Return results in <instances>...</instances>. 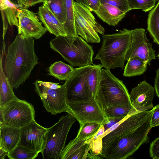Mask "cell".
Returning <instances> with one entry per match:
<instances>
[{"instance_id": "7bdbcfd3", "label": "cell", "mask_w": 159, "mask_h": 159, "mask_svg": "<svg viewBox=\"0 0 159 159\" xmlns=\"http://www.w3.org/2000/svg\"><path fill=\"white\" fill-rule=\"evenodd\" d=\"M157 56H158V57L159 58V53L158 54Z\"/></svg>"}, {"instance_id": "7c38bea8", "label": "cell", "mask_w": 159, "mask_h": 159, "mask_svg": "<svg viewBox=\"0 0 159 159\" xmlns=\"http://www.w3.org/2000/svg\"><path fill=\"white\" fill-rule=\"evenodd\" d=\"M132 40L126 55V60L137 56L139 57L148 65L156 58L155 51L152 44L148 39L145 30L136 28L131 30Z\"/></svg>"}, {"instance_id": "5b68a950", "label": "cell", "mask_w": 159, "mask_h": 159, "mask_svg": "<svg viewBox=\"0 0 159 159\" xmlns=\"http://www.w3.org/2000/svg\"><path fill=\"white\" fill-rule=\"evenodd\" d=\"M96 99L102 110L117 106L132 107L128 90L123 82L109 69L101 70Z\"/></svg>"}, {"instance_id": "ab89813d", "label": "cell", "mask_w": 159, "mask_h": 159, "mask_svg": "<svg viewBox=\"0 0 159 159\" xmlns=\"http://www.w3.org/2000/svg\"><path fill=\"white\" fill-rule=\"evenodd\" d=\"M1 12L3 25V32L2 34V39L3 41V40L4 39L5 35L6 34V32L8 28L7 23H8V22L7 21L6 17L5 16L4 12L2 11H1Z\"/></svg>"}, {"instance_id": "d6986e66", "label": "cell", "mask_w": 159, "mask_h": 159, "mask_svg": "<svg viewBox=\"0 0 159 159\" xmlns=\"http://www.w3.org/2000/svg\"><path fill=\"white\" fill-rule=\"evenodd\" d=\"M103 22L110 25L115 26L125 16L126 13L109 4H101L94 12Z\"/></svg>"}, {"instance_id": "f35d334b", "label": "cell", "mask_w": 159, "mask_h": 159, "mask_svg": "<svg viewBox=\"0 0 159 159\" xmlns=\"http://www.w3.org/2000/svg\"><path fill=\"white\" fill-rule=\"evenodd\" d=\"M108 118L109 122L103 125L104 128V131L108 129L113 125L123 120L114 118Z\"/></svg>"}, {"instance_id": "1f68e13d", "label": "cell", "mask_w": 159, "mask_h": 159, "mask_svg": "<svg viewBox=\"0 0 159 159\" xmlns=\"http://www.w3.org/2000/svg\"><path fill=\"white\" fill-rule=\"evenodd\" d=\"M158 0H127L130 10L140 9L145 12L151 10Z\"/></svg>"}, {"instance_id": "4fadbf2b", "label": "cell", "mask_w": 159, "mask_h": 159, "mask_svg": "<svg viewBox=\"0 0 159 159\" xmlns=\"http://www.w3.org/2000/svg\"><path fill=\"white\" fill-rule=\"evenodd\" d=\"M93 65L75 68L71 76L65 83L68 102L90 99L85 78Z\"/></svg>"}, {"instance_id": "52a82bcc", "label": "cell", "mask_w": 159, "mask_h": 159, "mask_svg": "<svg viewBox=\"0 0 159 159\" xmlns=\"http://www.w3.org/2000/svg\"><path fill=\"white\" fill-rule=\"evenodd\" d=\"M33 106L19 98L0 107V126L21 128L35 120Z\"/></svg>"}, {"instance_id": "d4e9b609", "label": "cell", "mask_w": 159, "mask_h": 159, "mask_svg": "<svg viewBox=\"0 0 159 159\" xmlns=\"http://www.w3.org/2000/svg\"><path fill=\"white\" fill-rule=\"evenodd\" d=\"M147 29L154 41L159 45V0L148 14Z\"/></svg>"}, {"instance_id": "ba28073f", "label": "cell", "mask_w": 159, "mask_h": 159, "mask_svg": "<svg viewBox=\"0 0 159 159\" xmlns=\"http://www.w3.org/2000/svg\"><path fill=\"white\" fill-rule=\"evenodd\" d=\"M75 27L76 32L89 43H99L98 34H104V28L96 20L91 11L77 2H74Z\"/></svg>"}, {"instance_id": "277c9868", "label": "cell", "mask_w": 159, "mask_h": 159, "mask_svg": "<svg viewBox=\"0 0 159 159\" xmlns=\"http://www.w3.org/2000/svg\"><path fill=\"white\" fill-rule=\"evenodd\" d=\"M49 43L53 50L72 66L80 67L93 64V47L78 35L56 36Z\"/></svg>"}, {"instance_id": "484cf974", "label": "cell", "mask_w": 159, "mask_h": 159, "mask_svg": "<svg viewBox=\"0 0 159 159\" xmlns=\"http://www.w3.org/2000/svg\"><path fill=\"white\" fill-rule=\"evenodd\" d=\"M1 11L5 14L8 24L11 26H18V11L21 7L19 4H15L11 0H0Z\"/></svg>"}, {"instance_id": "cb8c5ba5", "label": "cell", "mask_w": 159, "mask_h": 159, "mask_svg": "<svg viewBox=\"0 0 159 159\" xmlns=\"http://www.w3.org/2000/svg\"><path fill=\"white\" fill-rule=\"evenodd\" d=\"M75 68L61 61H56L49 67L48 74L56 78L66 80L73 74Z\"/></svg>"}, {"instance_id": "b9f144b4", "label": "cell", "mask_w": 159, "mask_h": 159, "mask_svg": "<svg viewBox=\"0 0 159 159\" xmlns=\"http://www.w3.org/2000/svg\"><path fill=\"white\" fill-rule=\"evenodd\" d=\"M8 152L2 148L0 147V159H4L7 156Z\"/></svg>"}, {"instance_id": "7402d4cb", "label": "cell", "mask_w": 159, "mask_h": 159, "mask_svg": "<svg viewBox=\"0 0 159 159\" xmlns=\"http://www.w3.org/2000/svg\"><path fill=\"white\" fill-rule=\"evenodd\" d=\"M102 67L101 64L93 65L85 77V82L90 99L96 98Z\"/></svg>"}, {"instance_id": "4316f807", "label": "cell", "mask_w": 159, "mask_h": 159, "mask_svg": "<svg viewBox=\"0 0 159 159\" xmlns=\"http://www.w3.org/2000/svg\"><path fill=\"white\" fill-rule=\"evenodd\" d=\"M74 0H65L66 11L67 19L64 25L67 36L74 37L78 36L75 24Z\"/></svg>"}, {"instance_id": "5bb4252c", "label": "cell", "mask_w": 159, "mask_h": 159, "mask_svg": "<svg viewBox=\"0 0 159 159\" xmlns=\"http://www.w3.org/2000/svg\"><path fill=\"white\" fill-rule=\"evenodd\" d=\"M18 34L35 39L41 38L47 31L38 16L26 8L20 7L18 13Z\"/></svg>"}, {"instance_id": "836d02e7", "label": "cell", "mask_w": 159, "mask_h": 159, "mask_svg": "<svg viewBox=\"0 0 159 159\" xmlns=\"http://www.w3.org/2000/svg\"><path fill=\"white\" fill-rule=\"evenodd\" d=\"M91 11H97L100 6L101 0H76Z\"/></svg>"}, {"instance_id": "f546056e", "label": "cell", "mask_w": 159, "mask_h": 159, "mask_svg": "<svg viewBox=\"0 0 159 159\" xmlns=\"http://www.w3.org/2000/svg\"><path fill=\"white\" fill-rule=\"evenodd\" d=\"M108 118L123 119L128 116L137 112L133 107L117 106L109 107L103 110Z\"/></svg>"}, {"instance_id": "ac0fdd59", "label": "cell", "mask_w": 159, "mask_h": 159, "mask_svg": "<svg viewBox=\"0 0 159 159\" xmlns=\"http://www.w3.org/2000/svg\"><path fill=\"white\" fill-rule=\"evenodd\" d=\"M87 140H78L75 138L65 147L61 159H84L88 157L91 151L90 143Z\"/></svg>"}, {"instance_id": "f1b7e54d", "label": "cell", "mask_w": 159, "mask_h": 159, "mask_svg": "<svg viewBox=\"0 0 159 159\" xmlns=\"http://www.w3.org/2000/svg\"><path fill=\"white\" fill-rule=\"evenodd\" d=\"M51 11L63 25L67 19L66 11L65 0H45Z\"/></svg>"}, {"instance_id": "8d00e7d4", "label": "cell", "mask_w": 159, "mask_h": 159, "mask_svg": "<svg viewBox=\"0 0 159 159\" xmlns=\"http://www.w3.org/2000/svg\"><path fill=\"white\" fill-rule=\"evenodd\" d=\"M18 4L21 7L28 8L37 4L43 2L45 0H17Z\"/></svg>"}, {"instance_id": "7a4b0ae2", "label": "cell", "mask_w": 159, "mask_h": 159, "mask_svg": "<svg viewBox=\"0 0 159 159\" xmlns=\"http://www.w3.org/2000/svg\"><path fill=\"white\" fill-rule=\"evenodd\" d=\"M102 39L101 47L94 60H100L106 69L120 67L123 69L131 42V30L124 28L117 33L104 34Z\"/></svg>"}, {"instance_id": "83f0119b", "label": "cell", "mask_w": 159, "mask_h": 159, "mask_svg": "<svg viewBox=\"0 0 159 159\" xmlns=\"http://www.w3.org/2000/svg\"><path fill=\"white\" fill-rule=\"evenodd\" d=\"M102 125L101 123L91 122H87L80 125L75 138L78 140L90 139L97 134Z\"/></svg>"}, {"instance_id": "44dd1931", "label": "cell", "mask_w": 159, "mask_h": 159, "mask_svg": "<svg viewBox=\"0 0 159 159\" xmlns=\"http://www.w3.org/2000/svg\"><path fill=\"white\" fill-rule=\"evenodd\" d=\"M5 47L2 48L0 62V107H2L18 98L13 92V88L6 76L2 64Z\"/></svg>"}, {"instance_id": "6da1fadb", "label": "cell", "mask_w": 159, "mask_h": 159, "mask_svg": "<svg viewBox=\"0 0 159 159\" xmlns=\"http://www.w3.org/2000/svg\"><path fill=\"white\" fill-rule=\"evenodd\" d=\"M34 46V38L18 34L8 46L4 71L13 88L16 89L22 84L38 64Z\"/></svg>"}, {"instance_id": "d590c367", "label": "cell", "mask_w": 159, "mask_h": 159, "mask_svg": "<svg viewBox=\"0 0 159 159\" xmlns=\"http://www.w3.org/2000/svg\"><path fill=\"white\" fill-rule=\"evenodd\" d=\"M151 119V128L159 126V104L154 107Z\"/></svg>"}, {"instance_id": "9a60e30c", "label": "cell", "mask_w": 159, "mask_h": 159, "mask_svg": "<svg viewBox=\"0 0 159 159\" xmlns=\"http://www.w3.org/2000/svg\"><path fill=\"white\" fill-rule=\"evenodd\" d=\"M47 129L34 120L20 128L19 144L26 147L39 153L43 149L46 141Z\"/></svg>"}, {"instance_id": "30bf717a", "label": "cell", "mask_w": 159, "mask_h": 159, "mask_svg": "<svg viewBox=\"0 0 159 159\" xmlns=\"http://www.w3.org/2000/svg\"><path fill=\"white\" fill-rule=\"evenodd\" d=\"M153 109L130 115L104 132L99 136L102 145L121 137L136 129L152 116Z\"/></svg>"}, {"instance_id": "ffe728a7", "label": "cell", "mask_w": 159, "mask_h": 159, "mask_svg": "<svg viewBox=\"0 0 159 159\" xmlns=\"http://www.w3.org/2000/svg\"><path fill=\"white\" fill-rule=\"evenodd\" d=\"M0 147L8 153L18 145L20 141V128L0 126Z\"/></svg>"}, {"instance_id": "4dcf8cb0", "label": "cell", "mask_w": 159, "mask_h": 159, "mask_svg": "<svg viewBox=\"0 0 159 159\" xmlns=\"http://www.w3.org/2000/svg\"><path fill=\"white\" fill-rule=\"evenodd\" d=\"M39 153L23 146L18 144L7 155L10 159H34Z\"/></svg>"}, {"instance_id": "74e56055", "label": "cell", "mask_w": 159, "mask_h": 159, "mask_svg": "<svg viewBox=\"0 0 159 159\" xmlns=\"http://www.w3.org/2000/svg\"><path fill=\"white\" fill-rule=\"evenodd\" d=\"M37 81L39 83L49 89H57L61 88V85H59V83L43 81L40 80H37Z\"/></svg>"}, {"instance_id": "d6a6232c", "label": "cell", "mask_w": 159, "mask_h": 159, "mask_svg": "<svg viewBox=\"0 0 159 159\" xmlns=\"http://www.w3.org/2000/svg\"><path fill=\"white\" fill-rule=\"evenodd\" d=\"M107 3L127 13L130 11L127 0H101V4Z\"/></svg>"}, {"instance_id": "9c48e42d", "label": "cell", "mask_w": 159, "mask_h": 159, "mask_svg": "<svg viewBox=\"0 0 159 159\" xmlns=\"http://www.w3.org/2000/svg\"><path fill=\"white\" fill-rule=\"evenodd\" d=\"M35 90L40 97L46 110L52 115L66 112L72 115L68 104L65 84L61 88L52 89L47 88L36 80L33 83Z\"/></svg>"}, {"instance_id": "8fae6325", "label": "cell", "mask_w": 159, "mask_h": 159, "mask_svg": "<svg viewBox=\"0 0 159 159\" xmlns=\"http://www.w3.org/2000/svg\"><path fill=\"white\" fill-rule=\"evenodd\" d=\"M72 115L79 122L80 125L87 122L102 124L109 121L96 98L81 101L68 102Z\"/></svg>"}, {"instance_id": "60d3db41", "label": "cell", "mask_w": 159, "mask_h": 159, "mask_svg": "<svg viewBox=\"0 0 159 159\" xmlns=\"http://www.w3.org/2000/svg\"><path fill=\"white\" fill-rule=\"evenodd\" d=\"M156 73L154 82V89L156 95L159 98V68L156 70Z\"/></svg>"}, {"instance_id": "e0dca14e", "label": "cell", "mask_w": 159, "mask_h": 159, "mask_svg": "<svg viewBox=\"0 0 159 159\" xmlns=\"http://www.w3.org/2000/svg\"><path fill=\"white\" fill-rule=\"evenodd\" d=\"M38 16L48 31L56 36H67L64 26L51 11L47 5L43 2L40 7Z\"/></svg>"}, {"instance_id": "603a6c76", "label": "cell", "mask_w": 159, "mask_h": 159, "mask_svg": "<svg viewBox=\"0 0 159 159\" xmlns=\"http://www.w3.org/2000/svg\"><path fill=\"white\" fill-rule=\"evenodd\" d=\"M148 64L138 57L130 58L125 66L123 75L130 77L143 74L147 69Z\"/></svg>"}, {"instance_id": "8992f818", "label": "cell", "mask_w": 159, "mask_h": 159, "mask_svg": "<svg viewBox=\"0 0 159 159\" xmlns=\"http://www.w3.org/2000/svg\"><path fill=\"white\" fill-rule=\"evenodd\" d=\"M75 119L72 115L68 113L47 128L46 143L41 152L43 159H61L68 133Z\"/></svg>"}, {"instance_id": "e575fe53", "label": "cell", "mask_w": 159, "mask_h": 159, "mask_svg": "<svg viewBox=\"0 0 159 159\" xmlns=\"http://www.w3.org/2000/svg\"><path fill=\"white\" fill-rule=\"evenodd\" d=\"M150 157L153 159H159V137L155 139L150 144Z\"/></svg>"}, {"instance_id": "3957f363", "label": "cell", "mask_w": 159, "mask_h": 159, "mask_svg": "<svg viewBox=\"0 0 159 159\" xmlns=\"http://www.w3.org/2000/svg\"><path fill=\"white\" fill-rule=\"evenodd\" d=\"M151 117L127 134L102 145L101 156L108 159H127L141 145L148 143L149 138L148 134L152 128Z\"/></svg>"}, {"instance_id": "2e32d148", "label": "cell", "mask_w": 159, "mask_h": 159, "mask_svg": "<svg viewBox=\"0 0 159 159\" xmlns=\"http://www.w3.org/2000/svg\"><path fill=\"white\" fill-rule=\"evenodd\" d=\"M155 90L150 84L144 80L132 88L129 94L133 108L139 112L152 109V101Z\"/></svg>"}]
</instances>
